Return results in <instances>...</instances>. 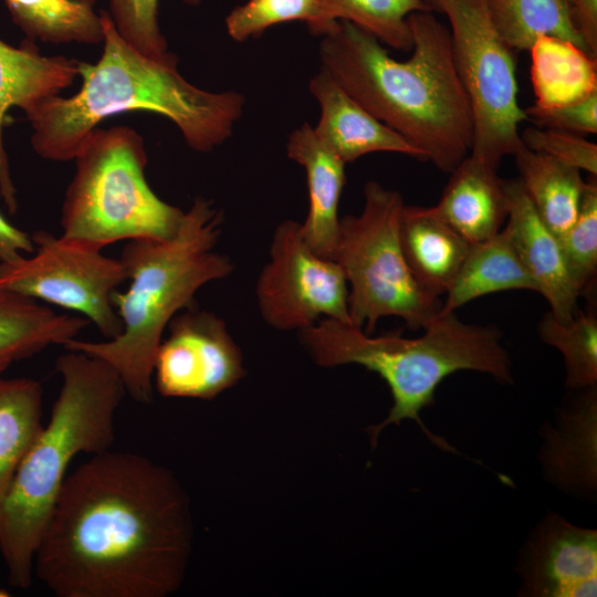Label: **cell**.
<instances>
[{"instance_id": "6da1fadb", "label": "cell", "mask_w": 597, "mask_h": 597, "mask_svg": "<svg viewBox=\"0 0 597 597\" xmlns=\"http://www.w3.org/2000/svg\"><path fill=\"white\" fill-rule=\"evenodd\" d=\"M191 536L174 474L108 449L66 475L33 574L57 597H165L182 582Z\"/></svg>"}, {"instance_id": "7a4b0ae2", "label": "cell", "mask_w": 597, "mask_h": 597, "mask_svg": "<svg viewBox=\"0 0 597 597\" xmlns=\"http://www.w3.org/2000/svg\"><path fill=\"white\" fill-rule=\"evenodd\" d=\"M411 56L397 61L373 35L338 21L320 44L334 81L438 169L451 172L469 155L472 114L458 75L450 31L433 11L409 14Z\"/></svg>"}, {"instance_id": "3957f363", "label": "cell", "mask_w": 597, "mask_h": 597, "mask_svg": "<svg viewBox=\"0 0 597 597\" xmlns=\"http://www.w3.org/2000/svg\"><path fill=\"white\" fill-rule=\"evenodd\" d=\"M103 51L97 62H80V90L55 95L25 112L31 145L42 158L73 160L85 136L105 119L127 112H150L172 122L186 144L208 153L224 143L241 118L244 96L210 92L187 81L174 53L148 56L126 42L102 10Z\"/></svg>"}, {"instance_id": "277c9868", "label": "cell", "mask_w": 597, "mask_h": 597, "mask_svg": "<svg viewBox=\"0 0 597 597\" xmlns=\"http://www.w3.org/2000/svg\"><path fill=\"white\" fill-rule=\"evenodd\" d=\"M223 213L213 201L197 198L167 239L129 240L119 258L129 287L113 294L122 320L119 335L104 342L73 338L63 347L97 357L121 376L136 401L153 398V366L170 321L193 304L206 284L227 277L230 258L216 250Z\"/></svg>"}, {"instance_id": "5b68a950", "label": "cell", "mask_w": 597, "mask_h": 597, "mask_svg": "<svg viewBox=\"0 0 597 597\" xmlns=\"http://www.w3.org/2000/svg\"><path fill=\"white\" fill-rule=\"evenodd\" d=\"M62 386L50 420L22 459L0 510V553L10 585L28 588L34 555L71 462L111 449L126 394L106 362L66 349L56 359Z\"/></svg>"}, {"instance_id": "8992f818", "label": "cell", "mask_w": 597, "mask_h": 597, "mask_svg": "<svg viewBox=\"0 0 597 597\" xmlns=\"http://www.w3.org/2000/svg\"><path fill=\"white\" fill-rule=\"evenodd\" d=\"M422 329L423 334L416 338L398 333L374 336L353 324L322 318L298 332L301 343L317 365H360L388 385L392 406L379 425L368 428L371 444H376L384 428L409 419L432 443L452 450L420 419V411L434 402L439 384L460 370L488 374L502 384L513 383L511 359L495 326L465 323L450 312L439 313Z\"/></svg>"}, {"instance_id": "52a82bcc", "label": "cell", "mask_w": 597, "mask_h": 597, "mask_svg": "<svg viewBox=\"0 0 597 597\" xmlns=\"http://www.w3.org/2000/svg\"><path fill=\"white\" fill-rule=\"evenodd\" d=\"M62 206V235L95 249L121 240L167 239L184 212L150 188L143 137L132 127L91 130L74 159Z\"/></svg>"}, {"instance_id": "ba28073f", "label": "cell", "mask_w": 597, "mask_h": 597, "mask_svg": "<svg viewBox=\"0 0 597 597\" xmlns=\"http://www.w3.org/2000/svg\"><path fill=\"white\" fill-rule=\"evenodd\" d=\"M404 206L397 190L370 180L362 212L341 218L334 260L347 281L350 323L366 333L388 316L422 329L441 311V298L418 283L406 262L399 232Z\"/></svg>"}, {"instance_id": "9c48e42d", "label": "cell", "mask_w": 597, "mask_h": 597, "mask_svg": "<svg viewBox=\"0 0 597 597\" xmlns=\"http://www.w3.org/2000/svg\"><path fill=\"white\" fill-rule=\"evenodd\" d=\"M449 21L453 60L469 100L473 139L470 154L498 169L524 144L514 51L498 32L488 0H427Z\"/></svg>"}, {"instance_id": "30bf717a", "label": "cell", "mask_w": 597, "mask_h": 597, "mask_svg": "<svg viewBox=\"0 0 597 597\" xmlns=\"http://www.w3.org/2000/svg\"><path fill=\"white\" fill-rule=\"evenodd\" d=\"M31 238L30 256L0 262V286L77 312L107 339L119 335L123 323L113 294L126 281L121 260L62 234L36 231Z\"/></svg>"}, {"instance_id": "8fae6325", "label": "cell", "mask_w": 597, "mask_h": 597, "mask_svg": "<svg viewBox=\"0 0 597 597\" xmlns=\"http://www.w3.org/2000/svg\"><path fill=\"white\" fill-rule=\"evenodd\" d=\"M255 295L263 321L279 331H302L322 318L350 323L348 285L339 264L305 241L301 222L274 230Z\"/></svg>"}, {"instance_id": "7c38bea8", "label": "cell", "mask_w": 597, "mask_h": 597, "mask_svg": "<svg viewBox=\"0 0 597 597\" xmlns=\"http://www.w3.org/2000/svg\"><path fill=\"white\" fill-rule=\"evenodd\" d=\"M167 328L153 366V385L160 395L212 399L245 375L239 346L212 312L191 306Z\"/></svg>"}, {"instance_id": "4fadbf2b", "label": "cell", "mask_w": 597, "mask_h": 597, "mask_svg": "<svg viewBox=\"0 0 597 597\" xmlns=\"http://www.w3.org/2000/svg\"><path fill=\"white\" fill-rule=\"evenodd\" d=\"M520 567L528 596L595 597L597 532L548 514L533 532Z\"/></svg>"}, {"instance_id": "5bb4252c", "label": "cell", "mask_w": 597, "mask_h": 597, "mask_svg": "<svg viewBox=\"0 0 597 597\" xmlns=\"http://www.w3.org/2000/svg\"><path fill=\"white\" fill-rule=\"evenodd\" d=\"M80 62L63 55H43L29 39L19 46L0 39V196L11 214L18 210V200L3 144L8 112L18 107L25 113L38 103L60 95L78 76Z\"/></svg>"}, {"instance_id": "9a60e30c", "label": "cell", "mask_w": 597, "mask_h": 597, "mask_svg": "<svg viewBox=\"0 0 597 597\" xmlns=\"http://www.w3.org/2000/svg\"><path fill=\"white\" fill-rule=\"evenodd\" d=\"M505 190L504 229L534 280L537 293L549 304V312L558 321L567 322L578 312L580 295L566 269L558 238L538 217L520 179L505 180Z\"/></svg>"}, {"instance_id": "2e32d148", "label": "cell", "mask_w": 597, "mask_h": 597, "mask_svg": "<svg viewBox=\"0 0 597 597\" xmlns=\"http://www.w3.org/2000/svg\"><path fill=\"white\" fill-rule=\"evenodd\" d=\"M308 90L321 108L314 130L345 164L377 151L426 161L417 147L368 113L324 67L312 76Z\"/></svg>"}, {"instance_id": "e0dca14e", "label": "cell", "mask_w": 597, "mask_h": 597, "mask_svg": "<svg viewBox=\"0 0 597 597\" xmlns=\"http://www.w3.org/2000/svg\"><path fill=\"white\" fill-rule=\"evenodd\" d=\"M289 158L305 171L308 210L301 222L306 243L321 256L333 259L339 222L338 203L345 186V163L304 123L287 138Z\"/></svg>"}, {"instance_id": "ac0fdd59", "label": "cell", "mask_w": 597, "mask_h": 597, "mask_svg": "<svg viewBox=\"0 0 597 597\" xmlns=\"http://www.w3.org/2000/svg\"><path fill=\"white\" fill-rule=\"evenodd\" d=\"M432 212L471 244L499 233L507 218L505 180L470 153L450 172Z\"/></svg>"}, {"instance_id": "d6986e66", "label": "cell", "mask_w": 597, "mask_h": 597, "mask_svg": "<svg viewBox=\"0 0 597 597\" xmlns=\"http://www.w3.org/2000/svg\"><path fill=\"white\" fill-rule=\"evenodd\" d=\"M399 232L402 252L415 279L429 293L444 295L471 243L430 207L405 205Z\"/></svg>"}, {"instance_id": "ffe728a7", "label": "cell", "mask_w": 597, "mask_h": 597, "mask_svg": "<svg viewBox=\"0 0 597 597\" xmlns=\"http://www.w3.org/2000/svg\"><path fill=\"white\" fill-rule=\"evenodd\" d=\"M88 323L0 286V376L15 362L76 338Z\"/></svg>"}, {"instance_id": "44dd1931", "label": "cell", "mask_w": 597, "mask_h": 597, "mask_svg": "<svg viewBox=\"0 0 597 597\" xmlns=\"http://www.w3.org/2000/svg\"><path fill=\"white\" fill-rule=\"evenodd\" d=\"M528 51L533 106L562 107L597 93V57L572 41L541 35Z\"/></svg>"}, {"instance_id": "7402d4cb", "label": "cell", "mask_w": 597, "mask_h": 597, "mask_svg": "<svg viewBox=\"0 0 597 597\" xmlns=\"http://www.w3.org/2000/svg\"><path fill=\"white\" fill-rule=\"evenodd\" d=\"M537 286L522 263L507 231L473 243L442 301L440 313L457 308L486 294Z\"/></svg>"}, {"instance_id": "603a6c76", "label": "cell", "mask_w": 597, "mask_h": 597, "mask_svg": "<svg viewBox=\"0 0 597 597\" xmlns=\"http://www.w3.org/2000/svg\"><path fill=\"white\" fill-rule=\"evenodd\" d=\"M565 410L558 429L547 432L543 461L549 475L565 488L596 486V386Z\"/></svg>"}, {"instance_id": "cb8c5ba5", "label": "cell", "mask_w": 597, "mask_h": 597, "mask_svg": "<svg viewBox=\"0 0 597 597\" xmlns=\"http://www.w3.org/2000/svg\"><path fill=\"white\" fill-rule=\"evenodd\" d=\"M535 211L558 238L575 222L586 181L582 170L524 145L513 155Z\"/></svg>"}, {"instance_id": "d4e9b609", "label": "cell", "mask_w": 597, "mask_h": 597, "mask_svg": "<svg viewBox=\"0 0 597 597\" xmlns=\"http://www.w3.org/2000/svg\"><path fill=\"white\" fill-rule=\"evenodd\" d=\"M97 0H4L25 39L44 43L100 44L104 38Z\"/></svg>"}, {"instance_id": "484cf974", "label": "cell", "mask_w": 597, "mask_h": 597, "mask_svg": "<svg viewBox=\"0 0 597 597\" xmlns=\"http://www.w3.org/2000/svg\"><path fill=\"white\" fill-rule=\"evenodd\" d=\"M43 389L32 378L0 376V510L22 459L43 427Z\"/></svg>"}, {"instance_id": "4316f807", "label": "cell", "mask_w": 597, "mask_h": 597, "mask_svg": "<svg viewBox=\"0 0 597 597\" xmlns=\"http://www.w3.org/2000/svg\"><path fill=\"white\" fill-rule=\"evenodd\" d=\"M321 18L315 35L329 32L338 21H347L380 43L398 51H410L412 38L408 17L432 11L425 0H317Z\"/></svg>"}, {"instance_id": "83f0119b", "label": "cell", "mask_w": 597, "mask_h": 597, "mask_svg": "<svg viewBox=\"0 0 597 597\" xmlns=\"http://www.w3.org/2000/svg\"><path fill=\"white\" fill-rule=\"evenodd\" d=\"M488 6L498 32L514 52L528 51L541 35L568 40L587 51L572 19L570 0H488Z\"/></svg>"}, {"instance_id": "f1b7e54d", "label": "cell", "mask_w": 597, "mask_h": 597, "mask_svg": "<svg viewBox=\"0 0 597 597\" xmlns=\"http://www.w3.org/2000/svg\"><path fill=\"white\" fill-rule=\"evenodd\" d=\"M541 339L561 352L565 363L566 386L586 389L597 384V316L582 312L558 321L551 312L537 325Z\"/></svg>"}, {"instance_id": "f546056e", "label": "cell", "mask_w": 597, "mask_h": 597, "mask_svg": "<svg viewBox=\"0 0 597 597\" xmlns=\"http://www.w3.org/2000/svg\"><path fill=\"white\" fill-rule=\"evenodd\" d=\"M558 242L579 295L591 291L597 274V182L586 181L575 222Z\"/></svg>"}, {"instance_id": "4dcf8cb0", "label": "cell", "mask_w": 597, "mask_h": 597, "mask_svg": "<svg viewBox=\"0 0 597 597\" xmlns=\"http://www.w3.org/2000/svg\"><path fill=\"white\" fill-rule=\"evenodd\" d=\"M321 18L317 0H248L226 18L229 36L237 42L256 38L270 27L303 21L314 34Z\"/></svg>"}, {"instance_id": "1f68e13d", "label": "cell", "mask_w": 597, "mask_h": 597, "mask_svg": "<svg viewBox=\"0 0 597 597\" xmlns=\"http://www.w3.org/2000/svg\"><path fill=\"white\" fill-rule=\"evenodd\" d=\"M199 6L202 0H182ZM109 15L121 36L136 50L157 59L169 55L158 22V0H108Z\"/></svg>"}, {"instance_id": "d6a6232c", "label": "cell", "mask_w": 597, "mask_h": 597, "mask_svg": "<svg viewBox=\"0 0 597 597\" xmlns=\"http://www.w3.org/2000/svg\"><path fill=\"white\" fill-rule=\"evenodd\" d=\"M521 139L533 151L597 175V145L582 135L533 126L521 130Z\"/></svg>"}, {"instance_id": "836d02e7", "label": "cell", "mask_w": 597, "mask_h": 597, "mask_svg": "<svg viewBox=\"0 0 597 597\" xmlns=\"http://www.w3.org/2000/svg\"><path fill=\"white\" fill-rule=\"evenodd\" d=\"M524 112L526 121L538 127L577 135L597 133V93L562 107L542 109L532 105Z\"/></svg>"}, {"instance_id": "e575fe53", "label": "cell", "mask_w": 597, "mask_h": 597, "mask_svg": "<svg viewBox=\"0 0 597 597\" xmlns=\"http://www.w3.org/2000/svg\"><path fill=\"white\" fill-rule=\"evenodd\" d=\"M572 19L587 51L597 57V0H570Z\"/></svg>"}, {"instance_id": "d590c367", "label": "cell", "mask_w": 597, "mask_h": 597, "mask_svg": "<svg viewBox=\"0 0 597 597\" xmlns=\"http://www.w3.org/2000/svg\"><path fill=\"white\" fill-rule=\"evenodd\" d=\"M34 249L31 235L14 227L0 212V262L31 254Z\"/></svg>"}, {"instance_id": "8d00e7d4", "label": "cell", "mask_w": 597, "mask_h": 597, "mask_svg": "<svg viewBox=\"0 0 597 597\" xmlns=\"http://www.w3.org/2000/svg\"><path fill=\"white\" fill-rule=\"evenodd\" d=\"M8 596H10V593L7 589L0 587V597H8Z\"/></svg>"}, {"instance_id": "74e56055", "label": "cell", "mask_w": 597, "mask_h": 597, "mask_svg": "<svg viewBox=\"0 0 597 597\" xmlns=\"http://www.w3.org/2000/svg\"><path fill=\"white\" fill-rule=\"evenodd\" d=\"M427 2V0H425ZM428 3V2H427Z\"/></svg>"}]
</instances>
